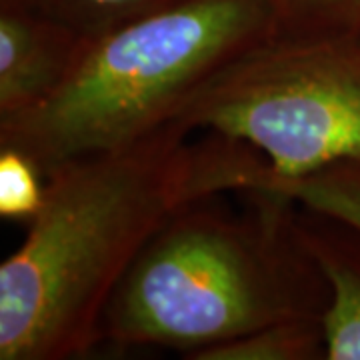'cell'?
Listing matches in <instances>:
<instances>
[{"mask_svg": "<svg viewBox=\"0 0 360 360\" xmlns=\"http://www.w3.org/2000/svg\"><path fill=\"white\" fill-rule=\"evenodd\" d=\"M170 122L142 139L65 162L22 245L0 264V360H68L101 347L116 284L180 208L269 188L250 144Z\"/></svg>", "mask_w": 360, "mask_h": 360, "instance_id": "obj_1", "label": "cell"}, {"mask_svg": "<svg viewBox=\"0 0 360 360\" xmlns=\"http://www.w3.org/2000/svg\"><path fill=\"white\" fill-rule=\"evenodd\" d=\"M194 200L162 224L116 284L101 345L162 347L184 359L257 328L322 319L330 286L296 234V202L274 188Z\"/></svg>", "mask_w": 360, "mask_h": 360, "instance_id": "obj_2", "label": "cell"}, {"mask_svg": "<svg viewBox=\"0 0 360 360\" xmlns=\"http://www.w3.org/2000/svg\"><path fill=\"white\" fill-rule=\"evenodd\" d=\"M276 39L264 0H174L89 39L52 98L0 120V146L28 155L49 176L170 124L220 70Z\"/></svg>", "mask_w": 360, "mask_h": 360, "instance_id": "obj_3", "label": "cell"}, {"mask_svg": "<svg viewBox=\"0 0 360 360\" xmlns=\"http://www.w3.org/2000/svg\"><path fill=\"white\" fill-rule=\"evenodd\" d=\"M172 122L250 144L272 182L359 160L360 30L255 49L208 80Z\"/></svg>", "mask_w": 360, "mask_h": 360, "instance_id": "obj_4", "label": "cell"}, {"mask_svg": "<svg viewBox=\"0 0 360 360\" xmlns=\"http://www.w3.org/2000/svg\"><path fill=\"white\" fill-rule=\"evenodd\" d=\"M89 39L49 16L0 4V120L52 98L78 65Z\"/></svg>", "mask_w": 360, "mask_h": 360, "instance_id": "obj_5", "label": "cell"}, {"mask_svg": "<svg viewBox=\"0 0 360 360\" xmlns=\"http://www.w3.org/2000/svg\"><path fill=\"white\" fill-rule=\"evenodd\" d=\"M296 234L330 286L322 316L326 359L360 360V231L296 205Z\"/></svg>", "mask_w": 360, "mask_h": 360, "instance_id": "obj_6", "label": "cell"}, {"mask_svg": "<svg viewBox=\"0 0 360 360\" xmlns=\"http://www.w3.org/2000/svg\"><path fill=\"white\" fill-rule=\"evenodd\" d=\"M326 359L322 319H292L196 352L191 360H322Z\"/></svg>", "mask_w": 360, "mask_h": 360, "instance_id": "obj_7", "label": "cell"}, {"mask_svg": "<svg viewBox=\"0 0 360 360\" xmlns=\"http://www.w3.org/2000/svg\"><path fill=\"white\" fill-rule=\"evenodd\" d=\"M269 188L290 196L296 205L345 220L360 231V158L322 168L302 179L278 180Z\"/></svg>", "mask_w": 360, "mask_h": 360, "instance_id": "obj_8", "label": "cell"}, {"mask_svg": "<svg viewBox=\"0 0 360 360\" xmlns=\"http://www.w3.org/2000/svg\"><path fill=\"white\" fill-rule=\"evenodd\" d=\"M170 2L174 0H0V4L49 16L86 39L101 37Z\"/></svg>", "mask_w": 360, "mask_h": 360, "instance_id": "obj_9", "label": "cell"}, {"mask_svg": "<svg viewBox=\"0 0 360 360\" xmlns=\"http://www.w3.org/2000/svg\"><path fill=\"white\" fill-rule=\"evenodd\" d=\"M288 42L338 37L360 30V0H264Z\"/></svg>", "mask_w": 360, "mask_h": 360, "instance_id": "obj_10", "label": "cell"}, {"mask_svg": "<svg viewBox=\"0 0 360 360\" xmlns=\"http://www.w3.org/2000/svg\"><path fill=\"white\" fill-rule=\"evenodd\" d=\"M49 176L25 153L0 146V217L30 226L46 202Z\"/></svg>", "mask_w": 360, "mask_h": 360, "instance_id": "obj_11", "label": "cell"}]
</instances>
